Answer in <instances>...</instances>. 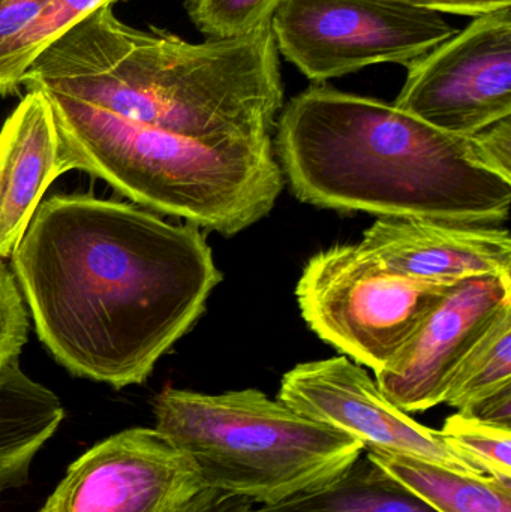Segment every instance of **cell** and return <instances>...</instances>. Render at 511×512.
Listing matches in <instances>:
<instances>
[{
  "mask_svg": "<svg viewBox=\"0 0 511 512\" xmlns=\"http://www.w3.org/2000/svg\"><path fill=\"white\" fill-rule=\"evenodd\" d=\"M393 480L437 512H511V484L489 475H465L434 463L366 451Z\"/></svg>",
  "mask_w": 511,
  "mask_h": 512,
  "instance_id": "obj_15",
  "label": "cell"
},
{
  "mask_svg": "<svg viewBox=\"0 0 511 512\" xmlns=\"http://www.w3.org/2000/svg\"><path fill=\"white\" fill-rule=\"evenodd\" d=\"M254 504L222 490L203 487L180 512H252Z\"/></svg>",
  "mask_w": 511,
  "mask_h": 512,
  "instance_id": "obj_25",
  "label": "cell"
},
{
  "mask_svg": "<svg viewBox=\"0 0 511 512\" xmlns=\"http://www.w3.org/2000/svg\"><path fill=\"white\" fill-rule=\"evenodd\" d=\"M359 245L392 270L429 282H459L511 270L510 234L497 225L381 218Z\"/></svg>",
  "mask_w": 511,
  "mask_h": 512,
  "instance_id": "obj_12",
  "label": "cell"
},
{
  "mask_svg": "<svg viewBox=\"0 0 511 512\" xmlns=\"http://www.w3.org/2000/svg\"><path fill=\"white\" fill-rule=\"evenodd\" d=\"M455 283L414 279L360 245H341L309 259L296 297L318 337L377 372Z\"/></svg>",
  "mask_w": 511,
  "mask_h": 512,
  "instance_id": "obj_6",
  "label": "cell"
},
{
  "mask_svg": "<svg viewBox=\"0 0 511 512\" xmlns=\"http://www.w3.org/2000/svg\"><path fill=\"white\" fill-rule=\"evenodd\" d=\"M252 512H437L360 454L326 486Z\"/></svg>",
  "mask_w": 511,
  "mask_h": 512,
  "instance_id": "obj_16",
  "label": "cell"
},
{
  "mask_svg": "<svg viewBox=\"0 0 511 512\" xmlns=\"http://www.w3.org/2000/svg\"><path fill=\"white\" fill-rule=\"evenodd\" d=\"M483 158L498 173L511 179V117L476 134Z\"/></svg>",
  "mask_w": 511,
  "mask_h": 512,
  "instance_id": "obj_22",
  "label": "cell"
},
{
  "mask_svg": "<svg viewBox=\"0 0 511 512\" xmlns=\"http://www.w3.org/2000/svg\"><path fill=\"white\" fill-rule=\"evenodd\" d=\"M21 87L60 93L123 119L206 141L267 140L284 107L272 24L185 41L135 29L102 6L32 63Z\"/></svg>",
  "mask_w": 511,
  "mask_h": 512,
  "instance_id": "obj_3",
  "label": "cell"
},
{
  "mask_svg": "<svg viewBox=\"0 0 511 512\" xmlns=\"http://www.w3.org/2000/svg\"><path fill=\"white\" fill-rule=\"evenodd\" d=\"M282 0H186L194 26L207 39L246 35L272 20Z\"/></svg>",
  "mask_w": 511,
  "mask_h": 512,
  "instance_id": "obj_20",
  "label": "cell"
},
{
  "mask_svg": "<svg viewBox=\"0 0 511 512\" xmlns=\"http://www.w3.org/2000/svg\"><path fill=\"white\" fill-rule=\"evenodd\" d=\"M440 435L450 448L489 477L511 484V427L450 415Z\"/></svg>",
  "mask_w": 511,
  "mask_h": 512,
  "instance_id": "obj_19",
  "label": "cell"
},
{
  "mask_svg": "<svg viewBox=\"0 0 511 512\" xmlns=\"http://www.w3.org/2000/svg\"><path fill=\"white\" fill-rule=\"evenodd\" d=\"M51 0H0V45L26 29Z\"/></svg>",
  "mask_w": 511,
  "mask_h": 512,
  "instance_id": "obj_23",
  "label": "cell"
},
{
  "mask_svg": "<svg viewBox=\"0 0 511 512\" xmlns=\"http://www.w3.org/2000/svg\"><path fill=\"white\" fill-rule=\"evenodd\" d=\"M65 418L59 397L21 370L0 369V495L29 480L33 460Z\"/></svg>",
  "mask_w": 511,
  "mask_h": 512,
  "instance_id": "obj_14",
  "label": "cell"
},
{
  "mask_svg": "<svg viewBox=\"0 0 511 512\" xmlns=\"http://www.w3.org/2000/svg\"><path fill=\"white\" fill-rule=\"evenodd\" d=\"M153 412L156 432L191 460L204 487L260 507L326 486L365 451L356 439L254 388L222 394L165 388Z\"/></svg>",
  "mask_w": 511,
  "mask_h": 512,
  "instance_id": "obj_5",
  "label": "cell"
},
{
  "mask_svg": "<svg viewBox=\"0 0 511 512\" xmlns=\"http://www.w3.org/2000/svg\"><path fill=\"white\" fill-rule=\"evenodd\" d=\"M278 400L356 439L366 451L411 457L459 474L485 475L453 451L440 430L417 423L393 405L377 381L344 355L302 363L285 373Z\"/></svg>",
  "mask_w": 511,
  "mask_h": 512,
  "instance_id": "obj_9",
  "label": "cell"
},
{
  "mask_svg": "<svg viewBox=\"0 0 511 512\" xmlns=\"http://www.w3.org/2000/svg\"><path fill=\"white\" fill-rule=\"evenodd\" d=\"M270 24L278 53L315 83L377 63L410 66L458 32L399 0H282Z\"/></svg>",
  "mask_w": 511,
  "mask_h": 512,
  "instance_id": "obj_7",
  "label": "cell"
},
{
  "mask_svg": "<svg viewBox=\"0 0 511 512\" xmlns=\"http://www.w3.org/2000/svg\"><path fill=\"white\" fill-rule=\"evenodd\" d=\"M29 327V313L14 271L0 258V369L18 361Z\"/></svg>",
  "mask_w": 511,
  "mask_h": 512,
  "instance_id": "obj_21",
  "label": "cell"
},
{
  "mask_svg": "<svg viewBox=\"0 0 511 512\" xmlns=\"http://www.w3.org/2000/svg\"><path fill=\"white\" fill-rule=\"evenodd\" d=\"M507 306L510 274L459 280L401 351L374 372L384 396L407 414L444 403L459 364Z\"/></svg>",
  "mask_w": 511,
  "mask_h": 512,
  "instance_id": "obj_11",
  "label": "cell"
},
{
  "mask_svg": "<svg viewBox=\"0 0 511 512\" xmlns=\"http://www.w3.org/2000/svg\"><path fill=\"white\" fill-rule=\"evenodd\" d=\"M276 149L303 203L383 218L507 221L511 179L476 134H449L393 104L312 86L282 107Z\"/></svg>",
  "mask_w": 511,
  "mask_h": 512,
  "instance_id": "obj_2",
  "label": "cell"
},
{
  "mask_svg": "<svg viewBox=\"0 0 511 512\" xmlns=\"http://www.w3.org/2000/svg\"><path fill=\"white\" fill-rule=\"evenodd\" d=\"M203 487L185 454L135 427L75 460L39 512H180Z\"/></svg>",
  "mask_w": 511,
  "mask_h": 512,
  "instance_id": "obj_10",
  "label": "cell"
},
{
  "mask_svg": "<svg viewBox=\"0 0 511 512\" xmlns=\"http://www.w3.org/2000/svg\"><path fill=\"white\" fill-rule=\"evenodd\" d=\"M416 8L428 9L437 14L470 15L482 17L501 9L511 8V0H399Z\"/></svg>",
  "mask_w": 511,
  "mask_h": 512,
  "instance_id": "obj_24",
  "label": "cell"
},
{
  "mask_svg": "<svg viewBox=\"0 0 511 512\" xmlns=\"http://www.w3.org/2000/svg\"><path fill=\"white\" fill-rule=\"evenodd\" d=\"M116 2L119 0H51L26 29L0 45V95L18 93L21 78L45 50L87 15Z\"/></svg>",
  "mask_w": 511,
  "mask_h": 512,
  "instance_id": "obj_17",
  "label": "cell"
},
{
  "mask_svg": "<svg viewBox=\"0 0 511 512\" xmlns=\"http://www.w3.org/2000/svg\"><path fill=\"white\" fill-rule=\"evenodd\" d=\"M62 174L50 98L39 87L27 89L0 129V258L15 251L45 192Z\"/></svg>",
  "mask_w": 511,
  "mask_h": 512,
  "instance_id": "obj_13",
  "label": "cell"
},
{
  "mask_svg": "<svg viewBox=\"0 0 511 512\" xmlns=\"http://www.w3.org/2000/svg\"><path fill=\"white\" fill-rule=\"evenodd\" d=\"M393 102L449 134L471 137L511 117V8L474 18L414 60Z\"/></svg>",
  "mask_w": 511,
  "mask_h": 512,
  "instance_id": "obj_8",
  "label": "cell"
},
{
  "mask_svg": "<svg viewBox=\"0 0 511 512\" xmlns=\"http://www.w3.org/2000/svg\"><path fill=\"white\" fill-rule=\"evenodd\" d=\"M459 414L486 423L511 427V385L471 405Z\"/></svg>",
  "mask_w": 511,
  "mask_h": 512,
  "instance_id": "obj_26",
  "label": "cell"
},
{
  "mask_svg": "<svg viewBox=\"0 0 511 512\" xmlns=\"http://www.w3.org/2000/svg\"><path fill=\"white\" fill-rule=\"evenodd\" d=\"M510 385L511 306H507L459 364L444 403L465 411Z\"/></svg>",
  "mask_w": 511,
  "mask_h": 512,
  "instance_id": "obj_18",
  "label": "cell"
},
{
  "mask_svg": "<svg viewBox=\"0 0 511 512\" xmlns=\"http://www.w3.org/2000/svg\"><path fill=\"white\" fill-rule=\"evenodd\" d=\"M11 256L54 360L116 390L149 378L222 279L197 225L92 195L39 204Z\"/></svg>",
  "mask_w": 511,
  "mask_h": 512,
  "instance_id": "obj_1",
  "label": "cell"
},
{
  "mask_svg": "<svg viewBox=\"0 0 511 512\" xmlns=\"http://www.w3.org/2000/svg\"><path fill=\"white\" fill-rule=\"evenodd\" d=\"M45 92V90H44ZM63 174L84 171L153 212L234 236L269 215L284 173L267 140L206 141L45 92Z\"/></svg>",
  "mask_w": 511,
  "mask_h": 512,
  "instance_id": "obj_4",
  "label": "cell"
}]
</instances>
